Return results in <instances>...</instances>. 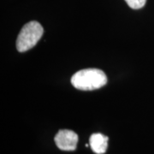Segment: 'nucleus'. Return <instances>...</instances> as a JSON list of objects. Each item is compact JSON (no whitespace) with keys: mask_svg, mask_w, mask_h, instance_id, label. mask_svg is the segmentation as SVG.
Returning a JSON list of instances; mask_svg holds the SVG:
<instances>
[{"mask_svg":"<svg viewBox=\"0 0 154 154\" xmlns=\"http://www.w3.org/2000/svg\"><path fill=\"white\" fill-rule=\"evenodd\" d=\"M71 83L79 90H95L106 85L107 76L99 69H85L72 75Z\"/></svg>","mask_w":154,"mask_h":154,"instance_id":"nucleus-1","label":"nucleus"},{"mask_svg":"<svg viewBox=\"0 0 154 154\" xmlns=\"http://www.w3.org/2000/svg\"><path fill=\"white\" fill-rule=\"evenodd\" d=\"M44 33V28L35 21L28 22L22 27L17 39V49L24 52L35 46Z\"/></svg>","mask_w":154,"mask_h":154,"instance_id":"nucleus-2","label":"nucleus"},{"mask_svg":"<svg viewBox=\"0 0 154 154\" xmlns=\"http://www.w3.org/2000/svg\"><path fill=\"white\" fill-rule=\"evenodd\" d=\"M77 134L69 129H61L56 134L54 141L62 151H75L78 143Z\"/></svg>","mask_w":154,"mask_h":154,"instance_id":"nucleus-3","label":"nucleus"},{"mask_svg":"<svg viewBox=\"0 0 154 154\" xmlns=\"http://www.w3.org/2000/svg\"><path fill=\"white\" fill-rule=\"evenodd\" d=\"M109 138L100 133L93 134L89 139V145L96 154H104L107 151Z\"/></svg>","mask_w":154,"mask_h":154,"instance_id":"nucleus-4","label":"nucleus"},{"mask_svg":"<svg viewBox=\"0 0 154 154\" xmlns=\"http://www.w3.org/2000/svg\"><path fill=\"white\" fill-rule=\"evenodd\" d=\"M125 1L128 5L134 10L141 9L146 3V0H125Z\"/></svg>","mask_w":154,"mask_h":154,"instance_id":"nucleus-5","label":"nucleus"}]
</instances>
